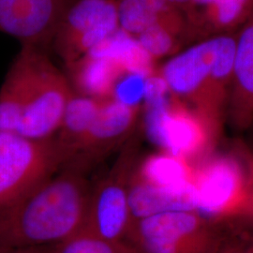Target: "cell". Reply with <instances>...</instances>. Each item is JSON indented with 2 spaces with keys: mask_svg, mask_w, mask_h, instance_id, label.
<instances>
[{
  "mask_svg": "<svg viewBox=\"0 0 253 253\" xmlns=\"http://www.w3.org/2000/svg\"><path fill=\"white\" fill-rule=\"evenodd\" d=\"M129 208L132 221L170 211H195L194 186L180 191L163 190L139 180L132 174L129 186Z\"/></svg>",
  "mask_w": 253,
  "mask_h": 253,
  "instance_id": "cell-15",
  "label": "cell"
},
{
  "mask_svg": "<svg viewBox=\"0 0 253 253\" xmlns=\"http://www.w3.org/2000/svg\"><path fill=\"white\" fill-rule=\"evenodd\" d=\"M66 164L54 137L38 140L0 130V208L26 195Z\"/></svg>",
  "mask_w": 253,
  "mask_h": 253,
  "instance_id": "cell-6",
  "label": "cell"
},
{
  "mask_svg": "<svg viewBox=\"0 0 253 253\" xmlns=\"http://www.w3.org/2000/svg\"><path fill=\"white\" fill-rule=\"evenodd\" d=\"M46 253H137L125 241H113L81 229L58 244L47 246Z\"/></svg>",
  "mask_w": 253,
  "mask_h": 253,
  "instance_id": "cell-18",
  "label": "cell"
},
{
  "mask_svg": "<svg viewBox=\"0 0 253 253\" xmlns=\"http://www.w3.org/2000/svg\"><path fill=\"white\" fill-rule=\"evenodd\" d=\"M12 67L22 112L16 132L38 140L54 137L73 94L68 79L39 46H22Z\"/></svg>",
  "mask_w": 253,
  "mask_h": 253,
  "instance_id": "cell-3",
  "label": "cell"
},
{
  "mask_svg": "<svg viewBox=\"0 0 253 253\" xmlns=\"http://www.w3.org/2000/svg\"><path fill=\"white\" fill-rule=\"evenodd\" d=\"M9 253H46V247L10 249L9 250Z\"/></svg>",
  "mask_w": 253,
  "mask_h": 253,
  "instance_id": "cell-23",
  "label": "cell"
},
{
  "mask_svg": "<svg viewBox=\"0 0 253 253\" xmlns=\"http://www.w3.org/2000/svg\"><path fill=\"white\" fill-rule=\"evenodd\" d=\"M195 211L178 210L133 220L126 242L137 253H216L227 234Z\"/></svg>",
  "mask_w": 253,
  "mask_h": 253,
  "instance_id": "cell-5",
  "label": "cell"
},
{
  "mask_svg": "<svg viewBox=\"0 0 253 253\" xmlns=\"http://www.w3.org/2000/svg\"><path fill=\"white\" fill-rule=\"evenodd\" d=\"M140 111V107L130 106L112 98L104 99L73 161L66 166L85 172L117 150L129 140Z\"/></svg>",
  "mask_w": 253,
  "mask_h": 253,
  "instance_id": "cell-10",
  "label": "cell"
},
{
  "mask_svg": "<svg viewBox=\"0 0 253 253\" xmlns=\"http://www.w3.org/2000/svg\"><path fill=\"white\" fill-rule=\"evenodd\" d=\"M118 0H76L54 33V52L67 66L89 54L118 29Z\"/></svg>",
  "mask_w": 253,
  "mask_h": 253,
  "instance_id": "cell-9",
  "label": "cell"
},
{
  "mask_svg": "<svg viewBox=\"0 0 253 253\" xmlns=\"http://www.w3.org/2000/svg\"><path fill=\"white\" fill-rule=\"evenodd\" d=\"M241 216H245V217L253 219V190H252V193L250 195L249 201L247 203V206H246V208H245L244 211H243Z\"/></svg>",
  "mask_w": 253,
  "mask_h": 253,
  "instance_id": "cell-24",
  "label": "cell"
},
{
  "mask_svg": "<svg viewBox=\"0 0 253 253\" xmlns=\"http://www.w3.org/2000/svg\"><path fill=\"white\" fill-rule=\"evenodd\" d=\"M103 100L73 93L60 126L54 135L56 144L67 158V164L73 161L83 139L97 118Z\"/></svg>",
  "mask_w": 253,
  "mask_h": 253,
  "instance_id": "cell-16",
  "label": "cell"
},
{
  "mask_svg": "<svg viewBox=\"0 0 253 253\" xmlns=\"http://www.w3.org/2000/svg\"><path fill=\"white\" fill-rule=\"evenodd\" d=\"M120 28L133 38L155 23L152 15L140 0H118Z\"/></svg>",
  "mask_w": 253,
  "mask_h": 253,
  "instance_id": "cell-20",
  "label": "cell"
},
{
  "mask_svg": "<svg viewBox=\"0 0 253 253\" xmlns=\"http://www.w3.org/2000/svg\"><path fill=\"white\" fill-rule=\"evenodd\" d=\"M136 40L155 62L166 56L171 57L183 50V46H189L182 37L157 23L147 27Z\"/></svg>",
  "mask_w": 253,
  "mask_h": 253,
  "instance_id": "cell-19",
  "label": "cell"
},
{
  "mask_svg": "<svg viewBox=\"0 0 253 253\" xmlns=\"http://www.w3.org/2000/svg\"><path fill=\"white\" fill-rule=\"evenodd\" d=\"M227 117L237 129L253 122V8L235 33L233 80Z\"/></svg>",
  "mask_w": 253,
  "mask_h": 253,
  "instance_id": "cell-12",
  "label": "cell"
},
{
  "mask_svg": "<svg viewBox=\"0 0 253 253\" xmlns=\"http://www.w3.org/2000/svg\"><path fill=\"white\" fill-rule=\"evenodd\" d=\"M195 168L187 160L163 151L148 157L135 168L139 180L163 190L180 191L193 187Z\"/></svg>",
  "mask_w": 253,
  "mask_h": 253,
  "instance_id": "cell-17",
  "label": "cell"
},
{
  "mask_svg": "<svg viewBox=\"0 0 253 253\" xmlns=\"http://www.w3.org/2000/svg\"><path fill=\"white\" fill-rule=\"evenodd\" d=\"M127 141L108 173L91 189L83 230L113 241H125L132 222L129 186L135 170L134 148Z\"/></svg>",
  "mask_w": 253,
  "mask_h": 253,
  "instance_id": "cell-8",
  "label": "cell"
},
{
  "mask_svg": "<svg viewBox=\"0 0 253 253\" xmlns=\"http://www.w3.org/2000/svg\"><path fill=\"white\" fill-rule=\"evenodd\" d=\"M165 1L168 2L170 5H172V7H174L175 9L180 10L185 16V12L189 8L191 0H165Z\"/></svg>",
  "mask_w": 253,
  "mask_h": 253,
  "instance_id": "cell-22",
  "label": "cell"
},
{
  "mask_svg": "<svg viewBox=\"0 0 253 253\" xmlns=\"http://www.w3.org/2000/svg\"><path fill=\"white\" fill-rule=\"evenodd\" d=\"M68 67L79 94L100 100L112 98L116 82L130 71L117 58L94 51Z\"/></svg>",
  "mask_w": 253,
  "mask_h": 253,
  "instance_id": "cell-14",
  "label": "cell"
},
{
  "mask_svg": "<svg viewBox=\"0 0 253 253\" xmlns=\"http://www.w3.org/2000/svg\"><path fill=\"white\" fill-rule=\"evenodd\" d=\"M216 253H253L244 236L226 235Z\"/></svg>",
  "mask_w": 253,
  "mask_h": 253,
  "instance_id": "cell-21",
  "label": "cell"
},
{
  "mask_svg": "<svg viewBox=\"0 0 253 253\" xmlns=\"http://www.w3.org/2000/svg\"><path fill=\"white\" fill-rule=\"evenodd\" d=\"M253 8V0H191L185 12L191 44L235 33Z\"/></svg>",
  "mask_w": 253,
  "mask_h": 253,
  "instance_id": "cell-13",
  "label": "cell"
},
{
  "mask_svg": "<svg viewBox=\"0 0 253 253\" xmlns=\"http://www.w3.org/2000/svg\"><path fill=\"white\" fill-rule=\"evenodd\" d=\"M91 188L85 172L65 166L57 175L0 208V248L58 244L80 231Z\"/></svg>",
  "mask_w": 253,
  "mask_h": 253,
  "instance_id": "cell-1",
  "label": "cell"
},
{
  "mask_svg": "<svg viewBox=\"0 0 253 253\" xmlns=\"http://www.w3.org/2000/svg\"><path fill=\"white\" fill-rule=\"evenodd\" d=\"M196 212L211 221L241 216L253 188V167L238 156L217 155L194 167Z\"/></svg>",
  "mask_w": 253,
  "mask_h": 253,
  "instance_id": "cell-7",
  "label": "cell"
},
{
  "mask_svg": "<svg viewBox=\"0 0 253 253\" xmlns=\"http://www.w3.org/2000/svg\"><path fill=\"white\" fill-rule=\"evenodd\" d=\"M244 237L245 239L247 240L248 244H249V247H250L251 251H252L253 253V235H251V236H249V237H246V236H244Z\"/></svg>",
  "mask_w": 253,
  "mask_h": 253,
  "instance_id": "cell-25",
  "label": "cell"
},
{
  "mask_svg": "<svg viewBox=\"0 0 253 253\" xmlns=\"http://www.w3.org/2000/svg\"><path fill=\"white\" fill-rule=\"evenodd\" d=\"M234 57L235 33L224 34L185 47L156 71L172 96L218 133L227 114Z\"/></svg>",
  "mask_w": 253,
  "mask_h": 253,
  "instance_id": "cell-2",
  "label": "cell"
},
{
  "mask_svg": "<svg viewBox=\"0 0 253 253\" xmlns=\"http://www.w3.org/2000/svg\"><path fill=\"white\" fill-rule=\"evenodd\" d=\"M76 0H0V32L22 44H51L64 15Z\"/></svg>",
  "mask_w": 253,
  "mask_h": 253,
  "instance_id": "cell-11",
  "label": "cell"
},
{
  "mask_svg": "<svg viewBox=\"0 0 253 253\" xmlns=\"http://www.w3.org/2000/svg\"><path fill=\"white\" fill-rule=\"evenodd\" d=\"M144 106L149 139L190 163L207 152L217 136L205 118L172 96L158 75L149 78Z\"/></svg>",
  "mask_w": 253,
  "mask_h": 253,
  "instance_id": "cell-4",
  "label": "cell"
}]
</instances>
